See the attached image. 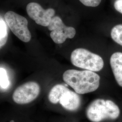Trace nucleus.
I'll return each mask as SVG.
<instances>
[{"mask_svg": "<svg viewBox=\"0 0 122 122\" xmlns=\"http://www.w3.org/2000/svg\"><path fill=\"white\" fill-rule=\"evenodd\" d=\"M10 122H14V121H13V120H12V121H10Z\"/></svg>", "mask_w": 122, "mask_h": 122, "instance_id": "16", "label": "nucleus"}, {"mask_svg": "<svg viewBox=\"0 0 122 122\" xmlns=\"http://www.w3.org/2000/svg\"><path fill=\"white\" fill-rule=\"evenodd\" d=\"M10 86V82L6 71L4 68H0V86L3 90H6Z\"/></svg>", "mask_w": 122, "mask_h": 122, "instance_id": "13", "label": "nucleus"}, {"mask_svg": "<svg viewBox=\"0 0 122 122\" xmlns=\"http://www.w3.org/2000/svg\"><path fill=\"white\" fill-rule=\"evenodd\" d=\"M85 6L88 7H96L100 4L102 0H79Z\"/></svg>", "mask_w": 122, "mask_h": 122, "instance_id": "14", "label": "nucleus"}, {"mask_svg": "<svg viewBox=\"0 0 122 122\" xmlns=\"http://www.w3.org/2000/svg\"><path fill=\"white\" fill-rule=\"evenodd\" d=\"M110 64L116 81L122 87V52L113 53L110 58Z\"/></svg>", "mask_w": 122, "mask_h": 122, "instance_id": "9", "label": "nucleus"}, {"mask_svg": "<svg viewBox=\"0 0 122 122\" xmlns=\"http://www.w3.org/2000/svg\"><path fill=\"white\" fill-rule=\"evenodd\" d=\"M7 25L5 21L0 18V47L1 48L6 44L8 39Z\"/></svg>", "mask_w": 122, "mask_h": 122, "instance_id": "11", "label": "nucleus"}, {"mask_svg": "<svg viewBox=\"0 0 122 122\" xmlns=\"http://www.w3.org/2000/svg\"><path fill=\"white\" fill-rule=\"evenodd\" d=\"M59 103L66 109L75 111L78 109L81 99L78 94L69 90L62 96Z\"/></svg>", "mask_w": 122, "mask_h": 122, "instance_id": "8", "label": "nucleus"}, {"mask_svg": "<svg viewBox=\"0 0 122 122\" xmlns=\"http://www.w3.org/2000/svg\"><path fill=\"white\" fill-rule=\"evenodd\" d=\"M62 78L78 94L83 95L95 92L100 86V76L91 71L66 70L63 74Z\"/></svg>", "mask_w": 122, "mask_h": 122, "instance_id": "1", "label": "nucleus"}, {"mask_svg": "<svg viewBox=\"0 0 122 122\" xmlns=\"http://www.w3.org/2000/svg\"><path fill=\"white\" fill-rule=\"evenodd\" d=\"M69 89L64 85L57 84L52 87L48 94V100L51 103L55 104L59 103L61 98Z\"/></svg>", "mask_w": 122, "mask_h": 122, "instance_id": "10", "label": "nucleus"}, {"mask_svg": "<svg viewBox=\"0 0 122 122\" xmlns=\"http://www.w3.org/2000/svg\"><path fill=\"white\" fill-rule=\"evenodd\" d=\"M110 35L115 42L122 46V24L114 26L111 31Z\"/></svg>", "mask_w": 122, "mask_h": 122, "instance_id": "12", "label": "nucleus"}, {"mask_svg": "<svg viewBox=\"0 0 122 122\" xmlns=\"http://www.w3.org/2000/svg\"><path fill=\"white\" fill-rule=\"evenodd\" d=\"M71 61L76 67L94 72L102 70L104 65L100 56L82 48L74 50L71 55Z\"/></svg>", "mask_w": 122, "mask_h": 122, "instance_id": "3", "label": "nucleus"}, {"mask_svg": "<svg viewBox=\"0 0 122 122\" xmlns=\"http://www.w3.org/2000/svg\"><path fill=\"white\" fill-rule=\"evenodd\" d=\"M86 114L91 121L100 122L106 119H117L120 114V109L112 100L98 99L88 106Z\"/></svg>", "mask_w": 122, "mask_h": 122, "instance_id": "2", "label": "nucleus"}, {"mask_svg": "<svg viewBox=\"0 0 122 122\" xmlns=\"http://www.w3.org/2000/svg\"><path fill=\"white\" fill-rule=\"evenodd\" d=\"M48 28L51 31L50 34L51 39L57 44L63 43L67 38H73L76 34L73 27L66 26L61 18L57 16L52 17Z\"/></svg>", "mask_w": 122, "mask_h": 122, "instance_id": "5", "label": "nucleus"}, {"mask_svg": "<svg viewBox=\"0 0 122 122\" xmlns=\"http://www.w3.org/2000/svg\"><path fill=\"white\" fill-rule=\"evenodd\" d=\"M26 11L29 17L35 20L36 24L47 27L55 14L54 9L44 10L40 5L35 2H31L27 5Z\"/></svg>", "mask_w": 122, "mask_h": 122, "instance_id": "7", "label": "nucleus"}, {"mask_svg": "<svg viewBox=\"0 0 122 122\" xmlns=\"http://www.w3.org/2000/svg\"><path fill=\"white\" fill-rule=\"evenodd\" d=\"M5 20L7 26L19 39L25 43L31 39L30 32L28 28V20L26 18L12 11L5 14Z\"/></svg>", "mask_w": 122, "mask_h": 122, "instance_id": "4", "label": "nucleus"}, {"mask_svg": "<svg viewBox=\"0 0 122 122\" xmlns=\"http://www.w3.org/2000/svg\"><path fill=\"white\" fill-rule=\"evenodd\" d=\"M115 9L122 14V0H116L114 2Z\"/></svg>", "mask_w": 122, "mask_h": 122, "instance_id": "15", "label": "nucleus"}, {"mask_svg": "<svg viewBox=\"0 0 122 122\" xmlns=\"http://www.w3.org/2000/svg\"><path fill=\"white\" fill-rule=\"evenodd\" d=\"M40 92L39 85L35 82L30 81L19 86L12 95L14 101L18 104H26L35 100Z\"/></svg>", "mask_w": 122, "mask_h": 122, "instance_id": "6", "label": "nucleus"}]
</instances>
